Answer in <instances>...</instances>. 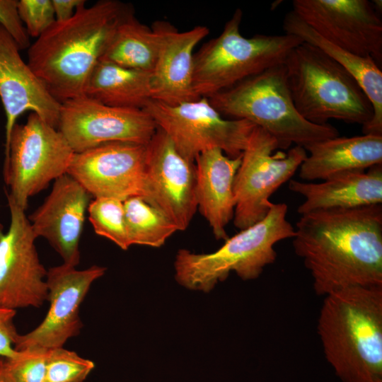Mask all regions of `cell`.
<instances>
[{"instance_id":"obj_28","label":"cell","mask_w":382,"mask_h":382,"mask_svg":"<svg viewBox=\"0 0 382 382\" xmlns=\"http://www.w3.org/2000/svg\"><path fill=\"white\" fill-rule=\"evenodd\" d=\"M95 367L93 361L62 347L49 349L46 382H83Z\"/></svg>"},{"instance_id":"obj_34","label":"cell","mask_w":382,"mask_h":382,"mask_svg":"<svg viewBox=\"0 0 382 382\" xmlns=\"http://www.w3.org/2000/svg\"><path fill=\"white\" fill-rule=\"evenodd\" d=\"M0 382H16L11 374L4 357H0Z\"/></svg>"},{"instance_id":"obj_23","label":"cell","mask_w":382,"mask_h":382,"mask_svg":"<svg viewBox=\"0 0 382 382\" xmlns=\"http://www.w3.org/2000/svg\"><path fill=\"white\" fill-rule=\"evenodd\" d=\"M286 34L296 35L310 44L342 66L358 82L374 110L371 120L362 126L363 134L382 135V71L371 57L352 54L325 40L293 11L283 20Z\"/></svg>"},{"instance_id":"obj_18","label":"cell","mask_w":382,"mask_h":382,"mask_svg":"<svg viewBox=\"0 0 382 382\" xmlns=\"http://www.w3.org/2000/svg\"><path fill=\"white\" fill-rule=\"evenodd\" d=\"M19 51L16 41L0 25V100L6 119L5 151L16 120L24 112L32 111L57 129L62 105L23 60Z\"/></svg>"},{"instance_id":"obj_19","label":"cell","mask_w":382,"mask_h":382,"mask_svg":"<svg viewBox=\"0 0 382 382\" xmlns=\"http://www.w3.org/2000/svg\"><path fill=\"white\" fill-rule=\"evenodd\" d=\"M161 44L151 71V99L177 105L198 99L194 92V49L209 33L204 25L183 32L164 21H156Z\"/></svg>"},{"instance_id":"obj_5","label":"cell","mask_w":382,"mask_h":382,"mask_svg":"<svg viewBox=\"0 0 382 382\" xmlns=\"http://www.w3.org/2000/svg\"><path fill=\"white\" fill-rule=\"evenodd\" d=\"M295 108L307 121L328 124L335 119L362 126L372 118V105L356 79L318 48L302 42L284 62Z\"/></svg>"},{"instance_id":"obj_15","label":"cell","mask_w":382,"mask_h":382,"mask_svg":"<svg viewBox=\"0 0 382 382\" xmlns=\"http://www.w3.org/2000/svg\"><path fill=\"white\" fill-rule=\"evenodd\" d=\"M147 162V144L109 142L74 153L66 173L93 197L125 201L141 197Z\"/></svg>"},{"instance_id":"obj_3","label":"cell","mask_w":382,"mask_h":382,"mask_svg":"<svg viewBox=\"0 0 382 382\" xmlns=\"http://www.w3.org/2000/svg\"><path fill=\"white\" fill-rule=\"evenodd\" d=\"M325 357L344 382H382V286L325 296L318 320Z\"/></svg>"},{"instance_id":"obj_12","label":"cell","mask_w":382,"mask_h":382,"mask_svg":"<svg viewBox=\"0 0 382 382\" xmlns=\"http://www.w3.org/2000/svg\"><path fill=\"white\" fill-rule=\"evenodd\" d=\"M141 197L178 228L189 226L197 209L196 170L159 128L147 144Z\"/></svg>"},{"instance_id":"obj_8","label":"cell","mask_w":382,"mask_h":382,"mask_svg":"<svg viewBox=\"0 0 382 382\" xmlns=\"http://www.w3.org/2000/svg\"><path fill=\"white\" fill-rule=\"evenodd\" d=\"M74 151L63 134L32 112L16 123L5 151L4 178L7 199L23 210L28 199L66 173Z\"/></svg>"},{"instance_id":"obj_20","label":"cell","mask_w":382,"mask_h":382,"mask_svg":"<svg viewBox=\"0 0 382 382\" xmlns=\"http://www.w3.org/2000/svg\"><path fill=\"white\" fill-rule=\"evenodd\" d=\"M241 156L231 158L216 148L201 153L195 161L197 209L218 240L228 238L226 226L233 219V181Z\"/></svg>"},{"instance_id":"obj_9","label":"cell","mask_w":382,"mask_h":382,"mask_svg":"<svg viewBox=\"0 0 382 382\" xmlns=\"http://www.w3.org/2000/svg\"><path fill=\"white\" fill-rule=\"evenodd\" d=\"M282 144L265 129L256 126L242 153L233 181V224L245 229L268 213L270 197L289 181L307 156L303 146L284 152Z\"/></svg>"},{"instance_id":"obj_27","label":"cell","mask_w":382,"mask_h":382,"mask_svg":"<svg viewBox=\"0 0 382 382\" xmlns=\"http://www.w3.org/2000/svg\"><path fill=\"white\" fill-rule=\"evenodd\" d=\"M123 202L113 197H94L87 212L96 234L127 250L131 245L127 233Z\"/></svg>"},{"instance_id":"obj_13","label":"cell","mask_w":382,"mask_h":382,"mask_svg":"<svg viewBox=\"0 0 382 382\" xmlns=\"http://www.w3.org/2000/svg\"><path fill=\"white\" fill-rule=\"evenodd\" d=\"M293 11L329 42L381 67L382 21L368 0H294Z\"/></svg>"},{"instance_id":"obj_30","label":"cell","mask_w":382,"mask_h":382,"mask_svg":"<svg viewBox=\"0 0 382 382\" xmlns=\"http://www.w3.org/2000/svg\"><path fill=\"white\" fill-rule=\"evenodd\" d=\"M18 12L28 35L37 38L55 21L52 0L18 1Z\"/></svg>"},{"instance_id":"obj_32","label":"cell","mask_w":382,"mask_h":382,"mask_svg":"<svg viewBox=\"0 0 382 382\" xmlns=\"http://www.w3.org/2000/svg\"><path fill=\"white\" fill-rule=\"evenodd\" d=\"M16 311L0 306V357L11 358L16 353L14 345L18 339V333L14 318Z\"/></svg>"},{"instance_id":"obj_29","label":"cell","mask_w":382,"mask_h":382,"mask_svg":"<svg viewBox=\"0 0 382 382\" xmlns=\"http://www.w3.org/2000/svg\"><path fill=\"white\" fill-rule=\"evenodd\" d=\"M49 349L40 347L16 350L6 358L8 368L16 382H46Z\"/></svg>"},{"instance_id":"obj_31","label":"cell","mask_w":382,"mask_h":382,"mask_svg":"<svg viewBox=\"0 0 382 382\" xmlns=\"http://www.w3.org/2000/svg\"><path fill=\"white\" fill-rule=\"evenodd\" d=\"M0 25L13 37L20 50L29 48V35L18 15L17 0H0Z\"/></svg>"},{"instance_id":"obj_17","label":"cell","mask_w":382,"mask_h":382,"mask_svg":"<svg viewBox=\"0 0 382 382\" xmlns=\"http://www.w3.org/2000/svg\"><path fill=\"white\" fill-rule=\"evenodd\" d=\"M91 197L65 173L54 180L49 195L28 217L36 238L46 239L66 265L79 263V241Z\"/></svg>"},{"instance_id":"obj_16","label":"cell","mask_w":382,"mask_h":382,"mask_svg":"<svg viewBox=\"0 0 382 382\" xmlns=\"http://www.w3.org/2000/svg\"><path fill=\"white\" fill-rule=\"evenodd\" d=\"M105 271V267L98 265L77 270L64 263L50 268L46 276L48 311L36 328L19 334L15 349L62 347L69 339L76 336L83 327L80 306L91 284Z\"/></svg>"},{"instance_id":"obj_10","label":"cell","mask_w":382,"mask_h":382,"mask_svg":"<svg viewBox=\"0 0 382 382\" xmlns=\"http://www.w3.org/2000/svg\"><path fill=\"white\" fill-rule=\"evenodd\" d=\"M143 110L178 152L192 162L201 153L216 148L231 158L241 156L256 127L245 120L224 117L205 97L177 105L151 99Z\"/></svg>"},{"instance_id":"obj_14","label":"cell","mask_w":382,"mask_h":382,"mask_svg":"<svg viewBox=\"0 0 382 382\" xmlns=\"http://www.w3.org/2000/svg\"><path fill=\"white\" fill-rule=\"evenodd\" d=\"M11 223L0 230V306L38 308L47 298V270L40 262L25 211L8 199Z\"/></svg>"},{"instance_id":"obj_24","label":"cell","mask_w":382,"mask_h":382,"mask_svg":"<svg viewBox=\"0 0 382 382\" xmlns=\"http://www.w3.org/2000/svg\"><path fill=\"white\" fill-rule=\"evenodd\" d=\"M83 96L111 107L143 109L151 100V73L100 60Z\"/></svg>"},{"instance_id":"obj_4","label":"cell","mask_w":382,"mask_h":382,"mask_svg":"<svg viewBox=\"0 0 382 382\" xmlns=\"http://www.w3.org/2000/svg\"><path fill=\"white\" fill-rule=\"evenodd\" d=\"M287 205L271 203L264 219L226 239L211 253L180 249L174 262L175 279L186 289L209 292L231 272L243 280L257 279L274 262L278 242L292 238L295 229L286 219Z\"/></svg>"},{"instance_id":"obj_22","label":"cell","mask_w":382,"mask_h":382,"mask_svg":"<svg viewBox=\"0 0 382 382\" xmlns=\"http://www.w3.org/2000/svg\"><path fill=\"white\" fill-rule=\"evenodd\" d=\"M309 153L299 167L304 180H325L334 175L382 164V135L337 137L304 147Z\"/></svg>"},{"instance_id":"obj_1","label":"cell","mask_w":382,"mask_h":382,"mask_svg":"<svg viewBox=\"0 0 382 382\" xmlns=\"http://www.w3.org/2000/svg\"><path fill=\"white\" fill-rule=\"evenodd\" d=\"M292 238L317 295L382 286V204L302 214Z\"/></svg>"},{"instance_id":"obj_2","label":"cell","mask_w":382,"mask_h":382,"mask_svg":"<svg viewBox=\"0 0 382 382\" xmlns=\"http://www.w3.org/2000/svg\"><path fill=\"white\" fill-rule=\"evenodd\" d=\"M133 12L117 0L81 5L71 18L55 21L30 45L28 66L59 103L83 96L117 26Z\"/></svg>"},{"instance_id":"obj_33","label":"cell","mask_w":382,"mask_h":382,"mask_svg":"<svg viewBox=\"0 0 382 382\" xmlns=\"http://www.w3.org/2000/svg\"><path fill=\"white\" fill-rule=\"evenodd\" d=\"M84 0H52L55 21H65L71 18Z\"/></svg>"},{"instance_id":"obj_11","label":"cell","mask_w":382,"mask_h":382,"mask_svg":"<svg viewBox=\"0 0 382 382\" xmlns=\"http://www.w3.org/2000/svg\"><path fill=\"white\" fill-rule=\"evenodd\" d=\"M61 104L57 129L74 153L109 142L148 144L157 130L143 109L111 107L85 96Z\"/></svg>"},{"instance_id":"obj_26","label":"cell","mask_w":382,"mask_h":382,"mask_svg":"<svg viewBox=\"0 0 382 382\" xmlns=\"http://www.w3.org/2000/svg\"><path fill=\"white\" fill-rule=\"evenodd\" d=\"M123 204L130 245L159 248L178 231L172 222L140 197L128 198Z\"/></svg>"},{"instance_id":"obj_7","label":"cell","mask_w":382,"mask_h":382,"mask_svg":"<svg viewBox=\"0 0 382 382\" xmlns=\"http://www.w3.org/2000/svg\"><path fill=\"white\" fill-rule=\"evenodd\" d=\"M243 11L236 8L221 33L194 54L193 90L197 98H210L270 67L284 62L303 42L290 35L241 34Z\"/></svg>"},{"instance_id":"obj_25","label":"cell","mask_w":382,"mask_h":382,"mask_svg":"<svg viewBox=\"0 0 382 382\" xmlns=\"http://www.w3.org/2000/svg\"><path fill=\"white\" fill-rule=\"evenodd\" d=\"M161 38L157 22L151 28L140 23L133 12L119 24L100 60L151 73Z\"/></svg>"},{"instance_id":"obj_21","label":"cell","mask_w":382,"mask_h":382,"mask_svg":"<svg viewBox=\"0 0 382 382\" xmlns=\"http://www.w3.org/2000/svg\"><path fill=\"white\" fill-rule=\"evenodd\" d=\"M289 188L305 199L297 209L300 215L320 209L382 204V164L367 171L340 173L319 183L290 180Z\"/></svg>"},{"instance_id":"obj_6","label":"cell","mask_w":382,"mask_h":382,"mask_svg":"<svg viewBox=\"0 0 382 382\" xmlns=\"http://www.w3.org/2000/svg\"><path fill=\"white\" fill-rule=\"evenodd\" d=\"M225 118L245 120L265 129L287 149L340 136L329 123L313 124L297 112L284 64L270 67L208 98Z\"/></svg>"}]
</instances>
